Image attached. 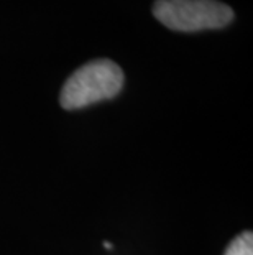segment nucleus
<instances>
[{
    "mask_svg": "<svg viewBox=\"0 0 253 255\" xmlns=\"http://www.w3.org/2000/svg\"><path fill=\"white\" fill-rule=\"evenodd\" d=\"M123 86V73L110 59H95L76 69L63 86L59 102L74 111L95 102L112 99Z\"/></svg>",
    "mask_w": 253,
    "mask_h": 255,
    "instance_id": "f257e3e1",
    "label": "nucleus"
},
{
    "mask_svg": "<svg viewBox=\"0 0 253 255\" xmlns=\"http://www.w3.org/2000/svg\"><path fill=\"white\" fill-rule=\"evenodd\" d=\"M153 15L176 31H202L224 28L234 20V10L217 0H156Z\"/></svg>",
    "mask_w": 253,
    "mask_h": 255,
    "instance_id": "f03ea898",
    "label": "nucleus"
},
{
    "mask_svg": "<svg viewBox=\"0 0 253 255\" xmlns=\"http://www.w3.org/2000/svg\"><path fill=\"white\" fill-rule=\"evenodd\" d=\"M225 255H253V234L244 232L229 244Z\"/></svg>",
    "mask_w": 253,
    "mask_h": 255,
    "instance_id": "7ed1b4c3",
    "label": "nucleus"
},
{
    "mask_svg": "<svg viewBox=\"0 0 253 255\" xmlns=\"http://www.w3.org/2000/svg\"><path fill=\"white\" fill-rule=\"evenodd\" d=\"M104 247H105V249H112V244H109V242L105 241V242H104Z\"/></svg>",
    "mask_w": 253,
    "mask_h": 255,
    "instance_id": "20e7f679",
    "label": "nucleus"
}]
</instances>
